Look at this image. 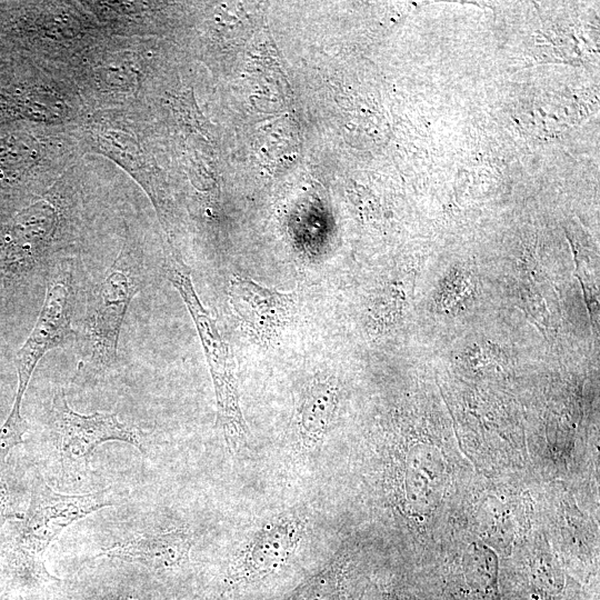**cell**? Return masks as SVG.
Here are the masks:
<instances>
[{"label":"cell","instance_id":"1","mask_svg":"<svg viewBox=\"0 0 600 600\" xmlns=\"http://www.w3.org/2000/svg\"><path fill=\"white\" fill-rule=\"evenodd\" d=\"M142 268L140 252L124 244L92 290L79 368L101 372L117 362L121 327L133 297L142 287Z\"/></svg>","mask_w":600,"mask_h":600},{"label":"cell","instance_id":"2","mask_svg":"<svg viewBox=\"0 0 600 600\" xmlns=\"http://www.w3.org/2000/svg\"><path fill=\"white\" fill-rule=\"evenodd\" d=\"M108 493L109 490L61 494L53 491L41 477H36L30 504L16 538V551L21 564L43 568L38 560L50 542L74 521L112 506Z\"/></svg>","mask_w":600,"mask_h":600},{"label":"cell","instance_id":"3","mask_svg":"<svg viewBox=\"0 0 600 600\" xmlns=\"http://www.w3.org/2000/svg\"><path fill=\"white\" fill-rule=\"evenodd\" d=\"M166 266L167 276L190 311L204 349L216 391L218 423L226 440H240L247 434V430L228 361L227 346L219 336L213 320L201 306L187 267L173 256L168 257Z\"/></svg>","mask_w":600,"mask_h":600},{"label":"cell","instance_id":"4","mask_svg":"<svg viewBox=\"0 0 600 600\" xmlns=\"http://www.w3.org/2000/svg\"><path fill=\"white\" fill-rule=\"evenodd\" d=\"M73 277L68 268L53 271L48 280L39 317L14 363L18 372L16 398L22 399L31 376L43 356L64 346L73 337Z\"/></svg>","mask_w":600,"mask_h":600},{"label":"cell","instance_id":"5","mask_svg":"<svg viewBox=\"0 0 600 600\" xmlns=\"http://www.w3.org/2000/svg\"><path fill=\"white\" fill-rule=\"evenodd\" d=\"M51 413L63 461L86 460L99 444L111 440L123 441L144 451L139 428L121 421L112 412L78 413L70 408L63 390L56 392Z\"/></svg>","mask_w":600,"mask_h":600},{"label":"cell","instance_id":"6","mask_svg":"<svg viewBox=\"0 0 600 600\" xmlns=\"http://www.w3.org/2000/svg\"><path fill=\"white\" fill-rule=\"evenodd\" d=\"M300 516H281L263 524L242 548L232 568L236 582H251L280 569L303 534Z\"/></svg>","mask_w":600,"mask_h":600},{"label":"cell","instance_id":"7","mask_svg":"<svg viewBox=\"0 0 600 600\" xmlns=\"http://www.w3.org/2000/svg\"><path fill=\"white\" fill-rule=\"evenodd\" d=\"M230 304L246 331L262 344L272 343L294 312V296L236 276L230 281Z\"/></svg>","mask_w":600,"mask_h":600},{"label":"cell","instance_id":"8","mask_svg":"<svg viewBox=\"0 0 600 600\" xmlns=\"http://www.w3.org/2000/svg\"><path fill=\"white\" fill-rule=\"evenodd\" d=\"M191 546V533L176 529L103 549L96 557L118 558L158 570H169L181 567L188 560Z\"/></svg>","mask_w":600,"mask_h":600},{"label":"cell","instance_id":"9","mask_svg":"<svg viewBox=\"0 0 600 600\" xmlns=\"http://www.w3.org/2000/svg\"><path fill=\"white\" fill-rule=\"evenodd\" d=\"M339 390L331 379L313 380L306 389L298 410V431L307 448L317 447L334 417Z\"/></svg>","mask_w":600,"mask_h":600},{"label":"cell","instance_id":"10","mask_svg":"<svg viewBox=\"0 0 600 600\" xmlns=\"http://www.w3.org/2000/svg\"><path fill=\"white\" fill-rule=\"evenodd\" d=\"M338 586V567L326 566L304 580L292 592L290 600H330Z\"/></svg>","mask_w":600,"mask_h":600},{"label":"cell","instance_id":"11","mask_svg":"<svg viewBox=\"0 0 600 600\" xmlns=\"http://www.w3.org/2000/svg\"><path fill=\"white\" fill-rule=\"evenodd\" d=\"M21 402V399L14 398L10 413L0 427V467L9 452L23 441V434L29 427L20 413Z\"/></svg>","mask_w":600,"mask_h":600},{"label":"cell","instance_id":"12","mask_svg":"<svg viewBox=\"0 0 600 600\" xmlns=\"http://www.w3.org/2000/svg\"><path fill=\"white\" fill-rule=\"evenodd\" d=\"M108 600H139V599L133 598V597H129V596H119V597H114V598H111V599H108Z\"/></svg>","mask_w":600,"mask_h":600}]
</instances>
